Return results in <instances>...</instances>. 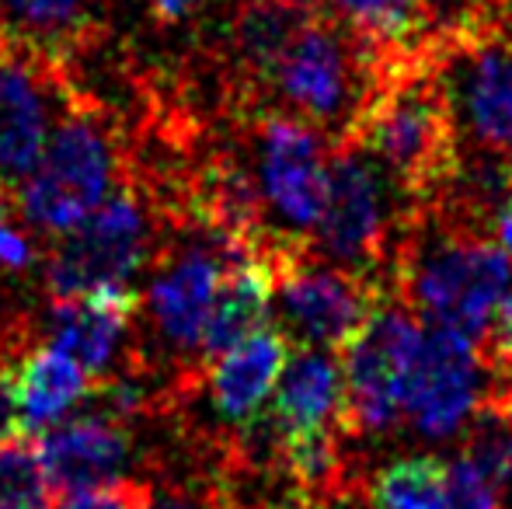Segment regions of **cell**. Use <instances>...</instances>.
Here are the masks:
<instances>
[{
  "label": "cell",
  "mask_w": 512,
  "mask_h": 509,
  "mask_svg": "<svg viewBox=\"0 0 512 509\" xmlns=\"http://www.w3.org/2000/svg\"><path fill=\"white\" fill-rule=\"evenodd\" d=\"M453 136L457 123L443 74L422 56H401L384 67L345 143L370 154L408 192L425 196L436 185H446L457 157Z\"/></svg>",
  "instance_id": "cell-1"
},
{
  "label": "cell",
  "mask_w": 512,
  "mask_h": 509,
  "mask_svg": "<svg viewBox=\"0 0 512 509\" xmlns=\"http://www.w3.org/2000/svg\"><path fill=\"white\" fill-rule=\"evenodd\" d=\"M119 192V150L102 119L67 109L35 168L18 182V210L32 231L63 238Z\"/></svg>",
  "instance_id": "cell-2"
},
{
  "label": "cell",
  "mask_w": 512,
  "mask_h": 509,
  "mask_svg": "<svg viewBox=\"0 0 512 509\" xmlns=\"http://www.w3.org/2000/svg\"><path fill=\"white\" fill-rule=\"evenodd\" d=\"M401 283L418 314L478 346L492 335L512 293V255L495 241L443 234L405 258Z\"/></svg>",
  "instance_id": "cell-3"
},
{
  "label": "cell",
  "mask_w": 512,
  "mask_h": 509,
  "mask_svg": "<svg viewBox=\"0 0 512 509\" xmlns=\"http://www.w3.org/2000/svg\"><path fill=\"white\" fill-rule=\"evenodd\" d=\"M359 46L363 42L349 32L307 14L262 77L290 116L314 129H342L349 136L380 81V74H366Z\"/></svg>",
  "instance_id": "cell-4"
},
{
  "label": "cell",
  "mask_w": 512,
  "mask_h": 509,
  "mask_svg": "<svg viewBox=\"0 0 512 509\" xmlns=\"http://www.w3.org/2000/svg\"><path fill=\"white\" fill-rule=\"evenodd\" d=\"M251 248L248 234L220 224L196 238H185L154 265L140 311L157 342L175 356H206V339L227 286L230 265Z\"/></svg>",
  "instance_id": "cell-5"
},
{
  "label": "cell",
  "mask_w": 512,
  "mask_h": 509,
  "mask_svg": "<svg viewBox=\"0 0 512 509\" xmlns=\"http://www.w3.org/2000/svg\"><path fill=\"white\" fill-rule=\"evenodd\" d=\"M269 422L286 471L304 489H324L338 471V426H345L342 360L328 349H300L290 356Z\"/></svg>",
  "instance_id": "cell-6"
},
{
  "label": "cell",
  "mask_w": 512,
  "mask_h": 509,
  "mask_svg": "<svg viewBox=\"0 0 512 509\" xmlns=\"http://www.w3.org/2000/svg\"><path fill=\"white\" fill-rule=\"evenodd\" d=\"M150 248H154L150 210L136 192L119 189L95 217L56 238L53 252L46 255L42 279L53 300L133 290V279L150 262Z\"/></svg>",
  "instance_id": "cell-7"
},
{
  "label": "cell",
  "mask_w": 512,
  "mask_h": 509,
  "mask_svg": "<svg viewBox=\"0 0 512 509\" xmlns=\"http://www.w3.org/2000/svg\"><path fill=\"white\" fill-rule=\"evenodd\" d=\"M276 314L290 342L304 349H345L380 307L377 286L356 269L307 252L276 255Z\"/></svg>",
  "instance_id": "cell-8"
},
{
  "label": "cell",
  "mask_w": 512,
  "mask_h": 509,
  "mask_svg": "<svg viewBox=\"0 0 512 509\" xmlns=\"http://www.w3.org/2000/svg\"><path fill=\"white\" fill-rule=\"evenodd\" d=\"M425 325L405 307L380 304L342 349L345 426L352 433H387L405 422V394Z\"/></svg>",
  "instance_id": "cell-9"
},
{
  "label": "cell",
  "mask_w": 512,
  "mask_h": 509,
  "mask_svg": "<svg viewBox=\"0 0 512 509\" xmlns=\"http://www.w3.org/2000/svg\"><path fill=\"white\" fill-rule=\"evenodd\" d=\"M331 157L321 133L290 112L262 119L255 140V206L290 238L314 234L328 206Z\"/></svg>",
  "instance_id": "cell-10"
},
{
  "label": "cell",
  "mask_w": 512,
  "mask_h": 509,
  "mask_svg": "<svg viewBox=\"0 0 512 509\" xmlns=\"http://www.w3.org/2000/svg\"><path fill=\"white\" fill-rule=\"evenodd\" d=\"M391 234V171L370 154L342 143L331 157L328 206L317 224V252L345 269H370L384 258Z\"/></svg>",
  "instance_id": "cell-11"
},
{
  "label": "cell",
  "mask_w": 512,
  "mask_h": 509,
  "mask_svg": "<svg viewBox=\"0 0 512 509\" xmlns=\"http://www.w3.org/2000/svg\"><path fill=\"white\" fill-rule=\"evenodd\" d=\"M481 356L453 328L429 325L405 394V422L425 440H450L481 412Z\"/></svg>",
  "instance_id": "cell-12"
},
{
  "label": "cell",
  "mask_w": 512,
  "mask_h": 509,
  "mask_svg": "<svg viewBox=\"0 0 512 509\" xmlns=\"http://www.w3.org/2000/svg\"><path fill=\"white\" fill-rule=\"evenodd\" d=\"M63 112L46 63L0 42V175L7 182H21L35 168Z\"/></svg>",
  "instance_id": "cell-13"
},
{
  "label": "cell",
  "mask_w": 512,
  "mask_h": 509,
  "mask_svg": "<svg viewBox=\"0 0 512 509\" xmlns=\"http://www.w3.org/2000/svg\"><path fill=\"white\" fill-rule=\"evenodd\" d=\"M290 356L293 342L283 328L265 325L206 360L203 391L216 419L230 429H255L276 398Z\"/></svg>",
  "instance_id": "cell-14"
},
{
  "label": "cell",
  "mask_w": 512,
  "mask_h": 509,
  "mask_svg": "<svg viewBox=\"0 0 512 509\" xmlns=\"http://www.w3.org/2000/svg\"><path fill=\"white\" fill-rule=\"evenodd\" d=\"M140 318L136 290H102L53 300L46 311V342L77 360L98 384L115 377Z\"/></svg>",
  "instance_id": "cell-15"
},
{
  "label": "cell",
  "mask_w": 512,
  "mask_h": 509,
  "mask_svg": "<svg viewBox=\"0 0 512 509\" xmlns=\"http://www.w3.org/2000/svg\"><path fill=\"white\" fill-rule=\"evenodd\" d=\"M35 450L56 492L115 485L133 464V436L126 422L108 412H77L42 433Z\"/></svg>",
  "instance_id": "cell-16"
},
{
  "label": "cell",
  "mask_w": 512,
  "mask_h": 509,
  "mask_svg": "<svg viewBox=\"0 0 512 509\" xmlns=\"http://www.w3.org/2000/svg\"><path fill=\"white\" fill-rule=\"evenodd\" d=\"M443 84L453 123L460 116L481 147L512 157V42H467L453 74H443Z\"/></svg>",
  "instance_id": "cell-17"
},
{
  "label": "cell",
  "mask_w": 512,
  "mask_h": 509,
  "mask_svg": "<svg viewBox=\"0 0 512 509\" xmlns=\"http://www.w3.org/2000/svg\"><path fill=\"white\" fill-rule=\"evenodd\" d=\"M11 387L21 436L28 440L84 412L88 398L95 394V377L56 346L39 342L11 360Z\"/></svg>",
  "instance_id": "cell-18"
},
{
  "label": "cell",
  "mask_w": 512,
  "mask_h": 509,
  "mask_svg": "<svg viewBox=\"0 0 512 509\" xmlns=\"http://www.w3.org/2000/svg\"><path fill=\"white\" fill-rule=\"evenodd\" d=\"M105 0H0V42L53 53L84 35Z\"/></svg>",
  "instance_id": "cell-19"
},
{
  "label": "cell",
  "mask_w": 512,
  "mask_h": 509,
  "mask_svg": "<svg viewBox=\"0 0 512 509\" xmlns=\"http://www.w3.org/2000/svg\"><path fill=\"white\" fill-rule=\"evenodd\" d=\"M335 21L373 49H408L422 35L429 11L425 0H324Z\"/></svg>",
  "instance_id": "cell-20"
},
{
  "label": "cell",
  "mask_w": 512,
  "mask_h": 509,
  "mask_svg": "<svg viewBox=\"0 0 512 509\" xmlns=\"http://www.w3.org/2000/svg\"><path fill=\"white\" fill-rule=\"evenodd\" d=\"M450 503V461L432 454L401 457L377 471L370 485L373 509H446Z\"/></svg>",
  "instance_id": "cell-21"
},
{
  "label": "cell",
  "mask_w": 512,
  "mask_h": 509,
  "mask_svg": "<svg viewBox=\"0 0 512 509\" xmlns=\"http://www.w3.org/2000/svg\"><path fill=\"white\" fill-rule=\"evenodd\" d=\"M39 450L25 440L0 443V509H56Z\"/></svg>",
  "instance_id": "cell-22"
},
{
  "label": "cell",
  "mask_w": 512,
  "mask_h": 509,
  "mask_svg": "<svg viewBox=\"0 0 512 509\" xmlns=\"http://www.w3.org/2000/svg\"><path fill=\"white\" fill-rule=\"evenodd\" d=\"M502 482L464 450L450 461V503L446 509H499Z\"/></svg>",
  "instance_id": "cell-23"
},
{
  "label": "cell",
  "mask_w": 512,
  "mask_h": 509,
  "mask_svg": "<svg viewBox=\"0 0 512 509\" xmlns=\"http://www.w3.org/2000/svg\"><path fill=\"white\" fill-rule=\"evenodd\" d=\"M39 265V248L32 234L11 217H0V279H21Z\"/></svg>",
  "instance_id": "cell-24"
},
{
  "label": "cell",
  "mask_w": 512,
  "mask_h": 509,
  "mask_svg": "<svg viewBox=\"0 0 512 509\" xmlns=\"http://www.w3.org/2000/svg\"><path fill=\"white\" fill-rule=\"evenodd\" d=\"M143 503H147V492L133 489L126 482H115V485H95V489L63 492L56 509H143Z\"/></svg>",
  "instance_id": "cell-25"
},
{
  "label": "cell",
  "mask_w": 512,
  "mask_h": 509,
  "mask_svg": "<svg viewBox=\"0 0 512 509\" xmlns=\"http://www.w3.org/2000/svg\"><path fill=\"white\" fill-rule=\"evenodd\" d=\"M206 4H209V0H147V7L154 11V18L168 21V25L192 18V14H196L199 7H206Z\"/></svg>",
  "instance_id": "cell-26"
},
{
  "label": "cell",
  "mask_w": 512,
  "mask_h": 509,
  "mask_svg": "<svg viewBox=\"0 0 512 509\" xmlns=\"http://www.w3.org/2000/svg\"><path fill=\"white\" fill-rule=\"evenodd\" d=\"M495 245H502L512 255V171L502 185L499 210H495Z\"/></svg>",
  "instance_id": "cell-27"
},
{
  "label": "cell",
  "mask_w": 512,
  "mask_h": 509,
  "mask_svg": "<svg viewBox=\"0 0 512 509\" xmlns=\"http://www.w3.org/2000/svg\"><path fill=\"white\" fill-rule=\"evenodd\" d=\"M492 332H495V356L512 363V293L506 297V304H502L499 321H495Z\"/></svg>",
  "instance_id": "cell-28"
},
{
  "label": "cell",
  "mask_w": 512,
  "mask_h": 509,
  "mask_svg": "<svg viewBox=\"0 0 512 509\" xmlns=\"http://www.w3.org/2000/svg\"><path fill=\"white\" fill-rule=\"evenodd\" d=\"M143 509H196V503L178 496V492H157V496H147Z\"/></svg>",
  "instance_id": "cell-29"
},
{
  "label": "cell",
  "mask_w": 512,
  "mask_h": 509,
  "mask_svg": "<svg viewBox=\"0 0 512 509\" xmlns=\"http://www.w3.org/2000/svg\"><path fill=\"white\" fill-rule=\"evenodd\" d=\"M7 206H11V192H7V178L0 175V217H7Z\"/></svg>",
  "instance_id": "cell-30"
}]
</instances>
